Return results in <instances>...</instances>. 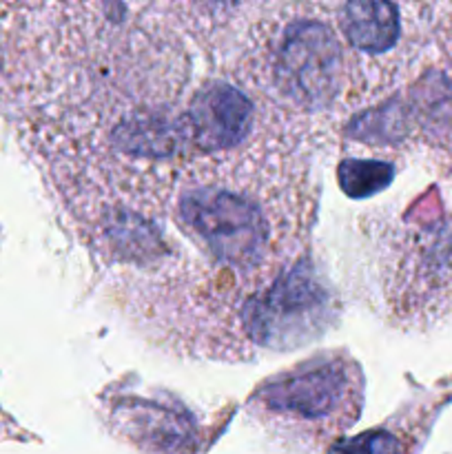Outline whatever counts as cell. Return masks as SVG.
Instances as JSON below:
<instances>
[{
	"label": "cell",
	"instance_id": "1",
	"mask_svg": "<svg viewBox=\"0 0 452 454\" xmlns=\"http://www.w3.org/2000/svg\"><path fill=\"white\" fill-rule=\"evenodd\" d=\"M230 65L248 89L308 129L315 140L331 136L366 100L331 3L244 4Z\"/></svg>",
	"mask_w": 452,
	"mask_h": 454
},
{
	"label": "cell",
	"instance_id": "2",
	"mask_svg": "<svg viewBox=\"0 0 452 454\" xmlns=\"http://www.w3.org/2000/svg\"><path fill=\"white\" fill-rule=\"evenodd\" d=\"M363 375L348 355H326L266 380L248 412L275 433L319 448L344 434L362 415Z\"/></svg>",
	"mask_w": 452,
	"mask_h": 454
},
{
	"label": "cell",
	"instance_id": "3",
	"mask_svg": "<svg viewBox=\"0 0 452 454\" xmlns=\"http://www.w3.org/2000/svg\"><path fill=\"white\" fill-rule=\"evenodd\" d=\"M379 278L388 315L428 328L452 309V217L397 222L379 239Z\"/></svg>",
	"mask_w": 452,
	"mask_h": 454
},
{
	"label": "cell",
	"instance_id": "4",
	"mask_svg": "<svg viewBox=\"0 0 452 454\" xmlns=\"http://www.w3.org/2000/svg\"><path fill=\"white\" fill-rule=\"evenodd\" d=\"M332 306V293L319 282L315 266L301 257L253 301L244 319V335L253 350L304 346L331 324Z\"/></svg>",
	"mask_w": 452,
	"mask_h": 454
},
{
	"label": "cell",
	"instance_id": "5",
	"mask_svg": "<svg viewBox=\"0 0 452 454\" xmlns=\"http://www.w3.org/2000/svg\"><path fill=\"white\" fill-rule=\"evenodd\" d=\"M394 164L379 158H353L346 155L337 167V182L348 198L377 195L393 182Z\"/></svg>",
	"mask_w": 452,
	"mask_h": 454
}]
</instances>
